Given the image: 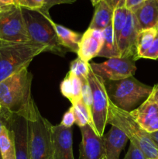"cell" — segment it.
Masks as SVG:
<instances>
[{
	"instance_id": "cell-12",
	"label": "cell",
	"mask_w": 158,
	"mask_h": 159,
	"mask_svg": "<svg viewBox=\"0 0 158 159\" xmlns=\"http://www.w3.org/2000/svg\"><path fill=\"white\" fill-rule=\"evenodd\" d=\"M80 129L82 139L79 148V159H105L102 136L98 134L88 124Z\"/></svg>"
},
{
	"instance_id": "cell-33",
	"label": "cell",
	"mask_w": 158,
	"mask_h": 159,
	"mask_svg": "<svg viewBox=\"0 0 158 159\" xmlns=\"http://www.w3.org/2000/svg\"><path fill=\"white\" fill-rule=\"evenodd\" d=\"M144 1H146V0H125V7L129 10H132L134 8H136V6H139Z\"/></svg>"
},
{
	"instance_id": "cell-4",
	"label": "cell",
	"mask_w": 158,
	"mask_h": 159,
	"mask_svg": "<svg viewBox=\"0 0 158 159\" xmlns=\"http://www.w3.org/2000/svg\"><path fill=\"white\" fill-rule=\"evenodd\" d=\"M104 82L109 100L116 107L129 113L141 101L147 99L153 90V87L142 83L133 76Z\"/></svg>"
},
{
	"instance_id": "cell-11",
	"label": "cell",
	"mask_w": 158,
	"mask_h": 159,
	"mask_svg": "<svg viewBox=\"0 0 158 159\" xmlns=\"http://www.w3.org/2000/svg\"><path fill=\"white\" fill-rule=\"evenodd\" d=\"M139 32L134 15L129 10L126 22L117 40V48L120 57H129L136 61L137 57V37Z\"/></svg>"
},
{
	"instance_id": "cell-1",
	"label": "cell",
	"mask_w": 158,
	"mask_h": 159,
	"mask_svg": "<svg viewBox=\"0 0 158 159\" xmlns=\"http://www.w3.org/2000/svg\"><path fill=\"white\" fill-rule=\"evenodd\" d=\"M33 75L28 67L0 82V105L2 110L29 117L36 103L31 95Z\"/></svg>"
},
{
	"instance_id": "cell-21",
	"label": "cell",
	"mask_w": 158,
	"mask_h": 159,
	"mask_svg": "<svg viewBox=\"0 0 158 159\" xmlns=\"http://www.w3.org/2000/svg\"><path fill=\"white\" fill-rule=\"evenodd\" d=\"M0 152L2 159H15L13 132L6 122L0 127Z\"/></svg>"
},
{
	"instance_id": "cell-18",
	"label": "cell",
	"mask_w": 158,
	"mask_h": 159,
	"mask_svg": "<svg viewBox=\"0 0 158 159\" xmlns=\"http://www.w3.org/2000/svg\"><path fill=\"white\" fill-rule=\"evenodd\" d=\"M51 24L57 34L60 45L68 51H71L77 54L79 47V42L82 37L81 34L73 31L62 25L54 23L51 19Z\"/></svg>"
},
{
	"instance_id": "cell-31",
	"label": "cell",
	"mask_w": 158,
	"mask_h": 159,
	"mask_svg": "<svg viewBox=\"0 0 158 159\" xmlns=\"http://www.w3.org/2000/svg\"><path fill=\"white\" fill-rule=\"evenodd\" d=\"M142 58L153 59V60L158 59V34H156L153 43L150 47V48L146 51Z\"/></svg>"
},
{
	"instance_id": "cell-3",
	"label": "cell",
	"mask_w": 158,
	"mask_h": 159,
	"mask_svg": "<svg viewBox=\"0 0 158 159\" xmlns=\"http://www.w3.org/2000/svg\"><path fill=\"white\" fill-rule=\"evenodd\" d=\"M107 123L124 132L130 143L139 148L147 159L158 158V148L150 137V134L137 124L129 112L116 107L110 100Z\"/></svg>"
},
{
	"instance_id": "cell-7",
	"label": "cell",
	"mask_w": 158,
	"mask_h": 159,
	"mask_svg": "<svg viewBox=\"0 0 158 159\" xmlns=\"http://www.w3.org/2000/svg\"><path fill=\"white\" fill-rule=\"evenodd\" d=\"M88 80L91 89L92 104H91V119L93 127L96 133L103 136L104 130L108 124L109 99L107 94L104 80L94 74L90 69Z\"/></svg>"
},
{
	"instance_id": "cell-27",
	"label": "cell",
	"mask_w": 158,
	"mask_h": 159,
	"mask_svg": "<svg viewBox=\"0 0 158 159\" xmlns=\"http://www.w3.org/2000/svg\"><path fill=\"white\" fill-rule=\"evenodd\" d=\"M81 82V100L86 106L91 115V104H92V94L91 89L88 82V78L80 79Z\"/></svg>"
},
{
	"instance_id": "cell-8",
	"label": "cell",
	"mask_w": 158,
	"mask_h": 159,
	"mask_svg": "<svg viewBox=\"0 0 158 159\" xmlns=\"http://www.w3.org/2000/svg\"><path fill=\"white\" fill-rule=\"evenodd\" d=\"M0 40L31 41L26 30L22 7L20 6H6L0 10Z\"/></svg>"
},
{
	"instance_id": "cell-38",
	"label": "cell",
	"mask_w": 158,
	"mask_h": 159,
	"mask_svg": "<svg viewBox=\"0 0 158 159\" xmlns=\"http://www.w3.org/2000/svg\"><path fill=\"white\" fill-rule=\"evenodd\" d=\"M0 3L4 6H13V5H15L13 0H0Z\"/></svg>"
},
{
	"instance_id": "cell-26",
	"label": "cell",
	"mask_w": 158,
	"mask_h": 159,
	"mask_svg": "<svg viewBox=\"0 0 158 159\" xmlns=\"http://www.w3.org/2000/svg\"><path fill=\"white\" fill-rule=\"evenodd\" d=\"M69 71L75 75L79 79L88 78L90 71L89 63L77 57V58L71 61V65H70Z\"/></svg>"
},
{
	"instance_id": "cell-36",
	"label": "cell",
	"mask_w": 158,
	"mask_h": 159,
	"mask_svg": "<svg viewBox=\"0 0 158 159\" xmlns=\"http://www.w3.org/2000/svg\"><path fill=\"white\" fill-rule=\"evenodd\" d=\"M149 96L158 104V85H156L154 87H153V90Z\"/></svg>"
},
{
	"instance_id": "cell-10",
	"label": "cell",
	"mask_w": 158,
	"mask_h": 159,
	"mask_svg": "<svg viewBox=\"0 0 158 159\" xmlns=\"http://www.w3.org/2000/svg\"><path fill=\"white\" fill-rule=\"evenodd\" d=\"M6 124L13 132L15 159H30V129L29 117L23 115L10 113Z\"/></svg>"
},
{
	"instance_id": "cell-42",
	"label": "cell",
	"mask_w": 158,
	"mask_h": 159,
	"mask_svg": "<svg viewBox=\"0 0 158 159\" xmlns=\"http://www.w3.org/2000/svg\"><path fill=\"white\" fill-rule=\"evenodd\" d=\"M2 108L1 105H0V113H1V112H2Z\"/></svg>"
},
{
	"instance_id": "cell-20",
	"label": "cell",
	"mask_w": 158,
	"mask_h": 159,
	"mask_svg": "<svg viewBox=\"0 0 158 159\" xmlns=\"http://www.w3.org/2000/svg\"><path fill=\"white\" fill-rule=\"evenodd\" d=\"M60 93L71 104L81 99V82L78 77L68 71L60 85Z\"/></svg>"
},
{
	"instance_id": "cell-14",
	"label": "cell",
	"mask_w": 158,
	"mask_h": 159,
	"mask_svg": "<svg viewBox=\"0 0 158 159\" xmlns=\"http://www.w3.org/2000/svg\"><path fill=\"white\" fill-rule=\"evenodd\" d=\"M52 138L54 145L53 159H74L71 127H66L60 124L53 125Z\"/></svg>"
},
{
	"instance_id": "cell-22",
	"label": "cell",
	"mask_w": 158,
	"mask_h": 159,
	"mask_svg": "<svg viewBox=\"0 0 158 159\" xmlns=\"http://www.w3.org/2000/svg\"><path fill=\"white\" fill-rule=\"evenodd\" d=\"M102 34H103V43H102V49L98 54V57H107L108 59L112 57H120L117 44L115 40L112 23L103 30Z\"/></svg>"
},
{
	"instance_id": "cell-15",
	"label": "cell",
	"mask_w": 158,
	"mask_h": 159,
	"mask_svg": "<svg viewBox=\"0 0 158 159\" xmlns=\"http://www.w3.org/2000/svg\"><path fill=\"white\" fill-rule=\"evenodd\" d=\"M103 43L102 30H91L88 28L83 34L79 42L77 57L89 63L94 57H98V54L102 49Z\"/></svg>"
},
{
	"instance_id": "cell-34",
	"label": "cell",
	"mask_w": 158,
	"mask_h": 159,
	"mask_svg": "<svg viewBox=\"0 0 158 159\" xmlns=\"http://www.w3.org/2000/svg\"><path fill=\"white\" fill-rule=\"evenodd\" d=\"M104 1L106 2L107 4H108L112 9L125 6V0H104Z\"/></svg>"
},
{
	"instance_id": "cell-16",
	"label": "cell",
	"mask_w": 158,
	"mask_h": 159,
	"mask_svg": "<svg viewBox=\"0 0 158 159\" xmlns=\"http://www.w3.org/2000/svg\"><path fill=\"white\" fill-rule=\"evenodd\" d=\"M139 31L158 26V0H146L132 9Z\"/></svg>"
},
{
	"instance_id": "cell-17",
	"label": "cell",
	"mask_w": 158,
	"mask_h": 159,
	"mask_svg": "<svg viewBox=\"0 0 158 159\" xmlns=\"http://www.w3.org/2000/svg\"><path fill=\"white\" fill-rule=\"evenodd\" d=\"M102 140L105 148V159H119L121 152L129 139L120 129L111 125V129L103 134Z\"/></svg>"
},
{
	"instance_id": "cell-23",
	"label": "cell",
	"mask_w": 158,
	"mask_h": 159,
	"mask_svg": "<svg viewBox=\"0 0 158 159\" xmlns=\"http://www.w3.org/2000/svg\"><path fill=\"white\" fill-rule=\"evenodd\" d=\"M157 32L156 29H147L140 30L137 37V57L138 59L142 58L146 51L150 48L153 43Z\"/></svg>"
},
{
	"instance_id": "cell-2",
	"label": "cell",
	"mask_w": 158,
	"mask_h": 159,
	"mask_svg": "<svg viewBox=\"0 0 158 159\" xmlns=\"http://www.w3.org/2000/svg\"><path fill=\"white\" fill-rule=\"evenodd\" d=\"M44 45L29 42L0 40V82L29 67L33 59L42 52H46Z\"/></svg>"
},
{
	"instance_id": "cell-35",
	"label": "cell",
	"mask_w": 158,
	"mask_h": 159,
	"mask_svg": "<svg viewBox=\"0 0 158 159\" xmlns=\"http://www.w3.org/2000/svg\"><path fill=\"white\" fill-rule=\"evenodd\" d=\"M9 114H10V113H9V112L6 111V110H2V112L0 113V127H1V126L3 124H5V123L6 122ZM0 159H2L1 155V152H0Z\"/></svg>"
},
{
	"instance_id": "cell-40",
	"label": "cell",
	"mask_w": 158,
	"mask_h": 159,
	"mask_svg": "<svg viewBox=\"0 0 158 159\" xmlns=\"http://www.w3.org/2000/svg\"><path fill=\"white\" fill-rule=\"evenodd\" d=\"M14 2H15V6H20V0H13Z\"/></svg>"
},
{
	"instance_id": "cell-19",
	"label": "cell",
	"mask_w": 158,
	"mask_h": 159,
	"mask_svg": "<svg viewBox=\"0 0 158 159\" xmlns=\"http://www.w3.org/2000/svg\"><path fill=\"white\" fill-rule=\"evenodd\" d=\"M113 11L105 1L102 0L95 6L94 16L89 25V29L103 30L112 23Z\"/></svg>"
},
{
	"instance_id": "cell-29",
	"label": "cell",
	"mask_w": 158,
	"mask_h": 159,
	"mask_svg": "<svg viewBox=\"0 0 158 159\" xmlns=\"http://www.w3.org/2000/svg\"><path fill=\"white\" fill-rule=\"evenodd\" d=\"M76 0H44V5L39 12L44 15H49V10L51 7L56 5L60 4H73Z\"/></svg>"
},
{
	"instance_id": "cell-13",
	"label": "cell",
	"mask_w": 158,
	"mask_h": 159,
	"mask_svg": "<svg viewBox=\"0 0 158 159\" xmlns=\"http://www.w3.org/2000/svg\"><path fill=\"white\" fill-rule=\"evenodd\" d=\"M129 114L147 133L158 131V104L150 96Z\"/></svg>"
},
{
	"instance_id": "cell-44",
	"label": "cell",
	"mask_w": 158,
	"mask_h": 159,
	"mask_svg": "<svg viewBox=\"0 0 158 159\" xmlns=\"http://www.w3.org/2000/svg\"><path fill=\"white\" fill-rule=\"evenodd\" d=\"M155 159H158V158H155Z\"/></svg>"
},
{
	"instance_id": "cell-43",
	"label": "cell",
	"mask_w": 158,
	"mask_h": 159,
	"mask_svg": "<svg viewBox=\"0 0 158 159\" xmlns=\"http://www.w3.org/2000/svg\"><path fill=\"white\" fill-rule=\"evenodd\" d=\"M156 32H157V34H158V26L156 27Z\"/></svg>"
},
{
	"instance_id": "cell-6",
	"label": "cell",
	"mask_w": 158,
	"mask_h": 159,
	"mask_svg": "<svg viewBox=\"0 0 158 159\" xmlns=\"http://www.w3.org/2000/svg\"><path fill=\"white\" fill-rule=\"evenodd\" d=\"M30 159H53L52 124L39 112L37 104L29 115Z\"/></svg>"
},
{
	"instance_id": "cell-9",
	"label": "cell",
	"mask_w": 158,
	"mask_h": 159,
	"mask_svg": "<svg viewBox=\"0 0 158 159\" xmlns=\"http://www.w3.org/2000/svg\"><path fill=\"white\" fill-rule=\"evenodd\" d=\"M90 69L106 81H119L133 76L136 71L135 61L129 57H112L102 63H89Z\"/></svg>"
},
{
	"instance_id": "cell-5",
	"label": "cell",
	"mask_w": 158,
	"mask_h": 159,
	"mask_svg": "<svg viewBox=\"0 0 158 159\" xmlns=\"http://www.w3.org/2000/svg\"><path fill=\"white\" fill-rule=\"evenodd\" d=\"M26 30L32 42L44 45L47 51L60 56L68 51L60 45L57 34L51 24L50 15H44L39 11L22 8Z\"/></svg>"
},
{
	"instance_id": "cell-39",
	"label": "cell",
	"mask_w": 158,
	"mask_h": 159,
	"mask_svg": "<svg viewBox=\"0 0 158 159\" xmlns=\"http://www.w3.org/2000/svg\"><path fill=\"white\" fill-rule=\"evenodd\" d=\"M101 1H102V0H91V4H92L93 6H97V5L99 4V3Z\"/></svg>"
},
{
	"instance_id": "cell-25",
	"label": "cell",
	"mask_w": 158,
	"mask_h": 159,
	"mask_svg": "<svg viewBox=\"0 0 158 159\" xmlns=\"http://www.w3.org/2000/svg\"><path fill=\"white\" fill-rule=\"evenodd\" d=\"M128 12L129 9H127L125 6L116 8L113 11L112 23L113 33H114L116 43H117V40L119 39V35H120L121 31L123 29L124 26H125Z\"/></svg>"
},
{
	"instance_id": "cell-24",
	"label": "cell",
	"mask_w": 158,
	"mask_h": 159,
	"mask_svg": "<svg viewBox=\"0 0 158 159\" xmlns=\"http://www.w3.org/2000/svg\"><path fill=\"white\" fill-rule=\"evenodd\" d=\"M71 107H73L74 117H75V124H77V127H81L88 124L94 128L91 113L81 99L72 103Z\"/></svg>"
},
{
	"instance_id": "cell-30",
	"label": "cell",
	"mask_w": 158,
	"mask_h": 159,
	"mask_svg": "<svg viewBox=\"0 0 158 159\" xmlns=\"http://www.w3.org/2000/svg\"><path fill=\"white\" fill-rule=\"evenodd\" d=\"M123 159H147V158L139 148L130 143L128 152Z\"/></svg>"
},
{
	"instance_id": "cell-37",
	"label": "cell",
	"mask_w": 158,
	"mask_h": 159,
	"mask_svg": "<svg viewBox=\"0 0 158 159\" xmlns=\"http://www.w3.org/2000/svg\"><path fill=\"white\" fill-rule=\"evenodd\" d=\"M150 137L151 138V139L153 140V141L154 142V144H156V147L158 148V131L153 132V133H150Z\"/></svg>"
},
{
	"instance_id": "cell-32",
	"label": "cell",
	"mask_w": 158,
	"mask_h": 159,
	"mask_svg": "<svg viewBox=\"0 0 158 159\" xmlns=\"http://www.w3.org/2000/svg\"><path fill=\"white\" fill-rule=\"evenodd\" d=\"M74 124H75V117H74L73 107H71L69 110L64 114L60 124L66 127H71Z\"/></svg>"
},
{
	"instance_id": "cell-28",
	"label": "cell",
	"mask_w": 158,
	"mask_h": 159,
	"mask_svg": "<svg viewBox=\"0 0 158 159\" xmlns=\"http://www.w3.org/2000/svg\"><path fill=\"white\" fill-rule=\"evenodd\" d=\"M44 0H20V6L29 10L39 11L43 8Z\"/></svg>"
},
{
	"instance_id": "cell-41",
	"label": "cell",
	"mask_w": 158,
	"mask_h": 159,
	"mask_svg": "<svg viewBox=\"0 0 158 159\" xmlns=\"http://www.w3.org/2000/svg\"><path fill=\"white\" fill-rule=\"evenodd\" d=\"M6 7V6H2V5L1 4V3H0V10H1V9H2L3 8H5Z\"/></svg>"
}]
</instances>
